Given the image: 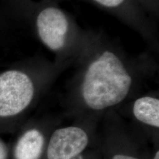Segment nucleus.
Instances as JSON below:
<instances>
[{
	"instance_id": "9",
	"label": "nucleus",
	"mask_w": 159,
	"mask_h": 159,
	"mask_svg": "<svg viewBox=\"0 0 159 159\" xmlns=\"http://www.w3.org/2000/svg\"><path fill=\"white\" fill-rule=\"evenodd\" d=\"M112 159H137L134 157L128 156H124V155H116L113 157Z\"/></svg>"
},
{
	"instance_id": "4",
	"label": "nucleus",
	"mask_w": 159,
	"mask_h": 159,
	"mask_svg": "<svg viewBox=\"0 0 159 159\" xmlns=\"http://www.w3.org/2000/svg\"><path fill=\"white\" fill-rule=\"evenodd\" d=\"M88 135L79 127L57 129L52 135L47 150L48 159H71L88 144Z\"/></svg>"
},
{
	"instance_id": "6",
	"label": "nucleus",
	"mask_w": 159,
	"mask_h": 159,
	"mask_svg": "<svg viewBox=\"0 0 159 159\" xmlns=\"http://www.w3.org/2000/svg\"><path fill=\"white\" fill-rule=\"evenodd\" d=\"M133 114L139 122L158 128L159 99L151 96L139 97L133 105Z\"/></svg>"
},
{
	"instance_id": "3",
	"label": "nucleus",
	"mask_w": 159,
	"mask_h": 159,
	"mask_svg": "<svg viewBox=\"0 0 159 159\" xmlns=\"http://www.w3.org/2000/svg\"><path fill=\"white\" fill-rule=\"evenodd\" d=\"M35 28L40 41L55 53L58 62L77 57L86 35L80 33L66 13L55 6H47L39 11Z\"/></svg>"
},
{
	"instance_id": "7",
	"label": "nucleus",
	"mask_w": 159,
	"mask_h": 159,
	"mask_svg": "<svg viewBox=\"0 0 159 159\" xmlns=\"http://www.w3.org/2000/svg\"><path fill=\"white\" fill-rule=\"evenodd\" d=\"M98 5L109 10H120L127 0H93Z\"/></svg>"
},
{
	"instance_id": "1",
	"label": "nucleus",
	"mask_w": 159,
	"mask_h": 159,
	"mask_svg": "<svg viewBox=\"0 0 159 159\" xmlns=\"http://www.w3.org/2000/svg\"><path fill=\"white\" fill-rule=\"evenodd\" d=\"M74 82L85 106L102 111L119 104L150 72L144 59L129 58L102 36L86 34L77 55Z\"/></svg>"
},
{
	"instance_id": "2",
	"label": "nucleus",
	"mask_w": 159,
	"mask_h": 159,
	"mask_svg": "<svg viewBox=\"0 0 159 159\" xmlns=\"http://www.w3.org/2000/svg\"><path fill=\"white\" fill-rule=\"evenodd\" d=\"M69 63L71 61L47 62L35 75L20 69L0 73V117L14 116L26 110L39 86L53 82Z\"/></svg>"
},
{
	"instance_id": "10",
	"label": "nucleus",
	"mask_w": 159,
	"mask_h": 159,
	"mask_svg": "<svg viewBox=\"0 0 159 159\" xmlns=\"http://www.w3.org/2000/svg\"><path fill=\"white\" fill-rule=\"evenodd\" d=\"M154 159H159V152H157V153L156 154V156H155Z\"/></svg>"
},
{
	"instance_id": "5",
	"label": "nucleus",
	"mask_w": 159,
	"mask_h": 159,
	"mask_svg": "<svg viewBox=\"0 0 159 159\" xmlns=\"http://www.w3.org/2000/svg\"><path fill=\"white\" fill-rule=\"evenodd\" d=\"M44 143L43 134L37 129H30L24 134L16 145V159H39Z\"/></svg>"
},
{
	"instance_id": "8",
	"label": "nucleus",
	"mask_w": 159,
	"mask_h": 159,
	"mask_svg": "<svg viewBox=\"0 0 159 159\" xmlns=\"http://www.w3.org/2000/svg\"><path fill=\"white\" fill-rule=\"evenodd\" d=\"M6 156V151L2 143L0 142V159H5Z\"/></svg>"
}]
</instances>
